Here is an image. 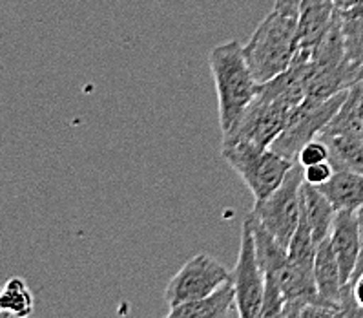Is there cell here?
Wrapping results in <instances>:
<instances>
[{
	"instance_id": "603a6c76",
	"label": "cell",
	"mask_w": 363,
	"mask_h": 318,
	"mask_svg": "<svg viewBox=\"0 0 363 318\" xmlns=\"http://www.w3.org/2000/svg\"><path fill=\"white\" fill-rule=\"evenodd\" d=\"M167 318H170V317H167Z\"/></svg>"
},
{
	"instance_id": "d6986e66",
	"label": "cell",
	"mask_w": 363,
	"mask_h": 318,
	"mask_svg": "<svg viewBox=\"0 0 363 318\" xmlns=\"http://www.w3.org/2000/svg\"><path fill=\"white\" fill-rule=\"evenodd\" d=\"M325 161H330V150L329 146L318 138L307 143L298 154V163L301 167H312V165H320Z\"/></svg>"
},
{
	"instance_id": "ffe728a7",
	"label": "cell",
	"mask_w": 363,
	"mask_h": 318,
	"mask_svg": "<svg viewBox=\"0 0 363 318\" xmlns=\"http://www.w3.org/2000/svg\"><path fill=\"white\" fill-rule=\"evenodd\" d=\"M336 168L330 161H325V163L320 165H312V167H303V177L305 183L314 187L325 185L327 181H330V177L334 176Z\"/></svg>"
},
{
	"instance_id": "4fadbf2b",
	"label": "cell",
	"mask_w": 363,
	"mask_h": 318,
	"mask_svg": "<svg viewBox=\"0 0 363 318\" xmlns=\"http://www.w3.org/2000/svg\"><path fill=\"white\" fill-rule=\"evenodd\" d=\"M314 280H316L318 295L325 304L342 305V275L334 254L330 238L318 243L316 260H314Z\"/></svg>"
},
{
	"instance_id": "e0dca14e",
	"label": "cell",
	"mask_w": 363,
	"mask_h": 318,
	"mask_svg": "<svg viewBox=\"0 0 363 318\" xmlns=\"http://www.w3.org/2000/svg\"><path fill=\"white\" fill-rule=\"evenodd\" d=\"M337 18L347 57L354 65L363 66V2L354 8L337 11Z\"/></svg>"
},
{
	"instance_id": "2e32d148",
	"label": "cell",
	"mask_w": 363,
	"mask_h": 318,
	"mask_svg": "<svg viewBox=\"0 0 363 318\" xmlns=\"http://www.w3.org/2000/svg\"><path fill=\"white\" fill-rule=\"evenodd\" d=\"M235 307V292L232 282L199 300L186 302L170 309V318H227Z\"/></svg>"
},
{
	"instance_id": "9a60e30c",
	"label": "cell",
	"mask_w": 363,
	"mask_h": 318,
	"mask_svg": "<svg viewBox=\"0 0 363 318\" xmlns=\"http://www.w3.org/2000/svg\"><path fill=\"white\" fill-rule=\"evenodd\" d=\"M301 209H303L305 216H307L314 241L321 243L323 240H327L330 236L334 218L337 214V211L334 209L333 203L329 202V198L318 187L303 183V189H301Z\"/></svg>"
},
{
	"instance_id": "3957f363",
	"label": "cell",
	"mask_w": 363,
	"mask_h": 318,
	"mask_svg": "<svg viewBox=\"0 0 363 318\" xmlns=\"http://www.w3.org/2000/svg\"><path fill=\"white\" fill-rule=\"evenodd\" d=\"M254 232V243H256V258L261 271L267 278L274 280L281 289L286 302L301 300L311 304H325L318 295L316 280L314 276L305 275L292 263L289 256V249L278 243L272 234L263 229L259 221H256L252 214L247 216ZM330 305V304H329Z\"/></svg>"
},
{
	"instance_id": "5b68a950",
	"label": "cell",
	"mask_w": 363,
	"mask_h": 318,
	"mask_svg": "<svg viewBox=\"0 0 363 318\" xmlns=\"http://www.w3.org/2000/svg\"><path fill=\"white\" fill-rule=\"evenodd\" d=\"M221 155L252 192L254 203L269 198L296 165L272 148H256L250 145L221 146Z\"/></svg>"
},
{
	"instance_id": "8fae6325",
	"label": "cell",
	"mask_w": 363,
	"mask_h": 318,
	"mask_svg": "<svg viewBox=\"0 0 363 318\" xmlns=\"http://www.w3.org/2000/svg\"><path fill=\"white\" fill-rule=\"evenodd\" d=\"M330 243L336 254L342 284H349L354 276L362 253V234H359V219L356 211H340L334 218L330 231Z\"/></svg>"
},
{
	"instance_id": "7c38bea8",
	"label": "cell",
	"mask_w": 363,
	"mask_h": 318,
	"mask_svg": "<svg viewBox=\"0 0 363 318\" xmlns=\"http://www.w3.org/2000/svg\"><path fill=\"white\" fill-rule=\"evenodd\" d=\"M334 0H301L298 13V50L311 52L336 21Z\"/></svg>"
},
{
	"instance_id": "8992f818",
	"label": "cell",
	"mask_w": 363,
	"mask_h": 318,
	"mask_svg": "<svg viewBox=\"0 0 363 318\" xmlns=\"http://www.w3.org/2000/svg\"><path fill=\"white\" fill-rule=\"evenodd\" d=\"M305 177L303 167L296 163L292 170L286 174L285 181L270 194L269 198L259 203H254L250 214L263 225L269 234L276 238L285 249H289L292 236L301 219V189Z\"/></svg>"
},
{
	"instance_id": "277c9868",
	"label": "cell",
	"mask_w": 363,
	"mask_h": 318,
	"mask_svg": "<svg viewBox=\"0 0 363 318\" xmlns=\"http://www.w3.org/2000/svg\"><path fill=\"white\" fill-rule=\"evenodd\" d=\"M329 146L336 170L363 172V81L350 88L345 101L318 136Z\"/></svg>"
},
{
	"instance_id": "7a4b0ae2",
	"label": "cell",
	"mask_w": 363,
	"mask_h": 318,
	"mask_svg": "<svg viewBox=\"0 0 363 318\" xmlns=\"http://www.w3.org/2000/svg\"><path fill=\"white\" fill-rule=\"evenodd\" d=\"M243 48L257 84L272 81L291 68L298 53V17L272 9Z\"/></svg>"
},
{
	"instance_id": "9c48e42d",
	"label": "cell",
	"mask_w": 363,
	"mask_h": 318,
	"mask_svg": "<svg viewBox=\"0 0 363 318\" xmlns=\"http://www.w3.org/2000/svg\"><path fill=\"white\" fill-rule=\"evenodd\" d=\"M232 285L235 292V309L240 318H261L265 302V273L261 271L256 258L254 232L248 218L241 229L240 253L232 271Z\"/></svg>"
},
{
	"instance_id": "30bf717a",
	"label": "cell",
	"mask_w": 363,
	"mask_h": 318,
	"mask_svg": "<svg viewBox=\"0 0 363 318\" xmlns=\"http://www.w3.org/2000/svg\"><path fill=\"white\" fill-rule=\"evenodd\" d=\"M347 94H349V90L334 95V97H330V99L323 101L320 104H299L294 112H292L286 128L272 143L270 148L274 152L281 154L283 158L298 163L299 150L323 132L325 126L329 125L330 119L336 116V112L343 104Z\"/></svg>"
},
{
	"instance_id": "ba28073f",
	"label": "cell",
	"mask_w": 363,
	"mask_h": 318,
	"mask_svg": "<svg viewBox=\"0 0 363 318\" xmlns=\"http://www.w3.org/2000/svg\"><path fill=\"white\" fill-rule=\"evenodd\" d=\"M232 280V273L227 267L212 258L210 254L199 253L189 260L170 278L164 291L170 309L186 302L199 300Z\"/></svg>"
},
{
	"instance_id": "44dd1931",
	"label": "cell",
	"mask_w": 363,
	"mask_h": 318,
	"mask_svg": "<svg viewBox=\"0 0 363 318\" xmlns=\"http://www.w3.org/2000/svg\"><path fill=\"white\" fill-rule=\"evenodd\" d=\"M301 0H274V9L289 17H298Z\"/></svg>"
},
{
	"instance_id": "52a82bcc",
	"label": "cell",
	"mask_w": 363,
	"mask_h": 318,
	"mask_svg": "<svg viewBox=\"0 0 363 318\" xmlns=\"http://www.w3.org/2000/svg\"><path fill=\"white\" fill-rule=\"evenodd\" d=\"M294 108L278 99L256 95L241 121L228 133H223L221 146L250 145L270 148L291 121Z\"/></svg>"
},
{
	"instance_id": "5bb4252c",
	"label": "cell",
	"mask_w": 363,
	"mask_h": 318,
	"mask_svg": "<svg viewBox=\"0 0 363 318\" xmlns=\"http://www.w3.org/2000/svg\"><path fill=\"white\" fill-rule=\"evenodd\" d=\"M329 198L334 209L340 211H356L363 207V172L340 168L330 181L318 187Z\"/></svg>"
},
{
	"instance_id": "7402d4cb",
	"label": "cell",
	"mask_w": 363,
	"mask_h": 318,
	"mask_svg": "<svg viewBox=\"0 0 363 318\" xmlns=\"http://www.w3.org/2000/svg\"><path fill=\"white\" fill-rule=\"evenodd\" d=\"M349 284L350 287H352V297H354L356 304L363 307V273H359L358 276H354V278L350 280Z\"/></svg>"
},
{
	"instance_id": "ac0fdd59",
	"label": "cell",
	"mask_w": 363,
	"mask_h": 318,
	"mask_svg": "<svg viewBox=\"0 0 363 318\" xmlns=\"http://www.w3.org/2000/svg\"><path fill=\"white\" fill-rule=\"evenodd\" d=\"M0 309L13 318H30L35 309V298L26 280L13 276L4 284L0 295Z\"/></svg>"
},
{
	"instance_id": "6da1fadb",
	"label": "cell",
	"mask_w": 363,
	"mask_h": 318,
	"mask_svg": "<svg viewBox=\"0 0 363 318\" xmlns=\"http://www.w3.org/2000/svg\"><path fill=\"white\" fill-rule=\"evenodd\" d=\"M210 73L218 94V114L221 133H228L241 121L257 95V81L238 40L212 48L208 55Z\"/></svg>"
}]
</instances>
